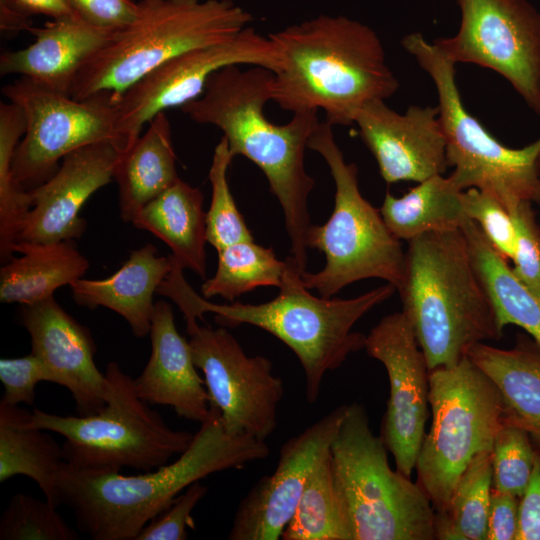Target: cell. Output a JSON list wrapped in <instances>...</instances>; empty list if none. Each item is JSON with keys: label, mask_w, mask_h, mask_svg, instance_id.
Returning a JSON list of instances; mask_svg holds the SVG:
<instances>
[{"label": "cell", "mask_w": 540, "mask_h": 540, "mask_svg": "<svg viewBox=\"0 0 540 540\" xmlns=\"http://www.w3.org/2000/svg\"><path fill=\"white\" fill-rule=\"evenodd\" d=\"M467 356L499 390L504 424L524 429L540 446V346L519 333L510 349L481 342Z\"/></svg>", "instance_id": "cell-24"}, {"label": "cell", "mask_w": 540, "mask_h": 540, "mask_svg": "<svg viewBox=\"0 0 540 540\" xmlns=\"http://www.w3.org/2000/svg\"><path fill=\"white\" fill-rule=\"evenodd\" d=\"M281 62L282 55L275 42L252 26L225 42L173 57L111 101L121 153L133 145L143 126L158 113L181 108L198 98L216 71L229 65H243L260 66L275 73Z\"/></svg>", "instance_id": "cell-13"}, {"label": "cell", "mask_w": 540, "mask_h": 540, "mask_svg": "<svg viewBox=\"0 0 540 540\" xmlns=\"http://www.w3.org/2000/svg\"><path fill=\"white\" fill-rule=\"evenodd\" d=\"M207 486L194 482L187 487L172 504L154 517L139 533L136 540H185L191 513L205 497Z\"/></svg>", "instance_id": "cell-41"}, {"label": "cell", "mask_w": 540, "mask_h": 540, "mask_svg": "<svg viewBox=\"0 0 540 540\" xmlns=\"http://www.w3.org/2000/svg\"><path fill=\"white\" fill-rule=\"evenodd\" d=\"M493 488L522 497L534 468L535 448L527 431L504 424L492 447Z\"/></svg>", "instance_id": "cell-37"}, {"label": "cell", "mask_w": 540, "mask_h": 540, "mask_svg": "<svg viewBox=\"0 0 540 540\" xmlns=\"http://www.w3.org/2000/svg\"><path fill=\"white\" fill-rule=\"evenodd\" d=\"M466 216L473 220L493 248L512 260L516 251V230L509 212L491 195L469 188L462 194Z\"/></svg>", "instance_id": "cell-38"}, {"label": "cell", "mask_w": 540, "mask_h": 540, "mask_svg": "<svg viewBox=\"0 0 540 540\" xmlns=\"http://www.w3.org/2000/svg\"><path fill=\"white\" fill-rule=\"evenodd\" d=\"M457 33L433 42L454 63L505 78L540 117V12L528 0H457Z\"/></svg>", "instance_id": "cell-14"}, {"label": "cell", "mask_w": 540, "mask_h": 540, "mask_svg": "<svg viewBox=\"0 0 540 540\" xmlns=\"http://www.w3.org/2000/svg\"><path fill=\"white\" fill-rule=\"evenodd\" d=\"M0 380L4 387L1 400L12 405H32L38 383L53 382L46 365L33 353L17 358H2Z\"/></svg>", "instance_id": "cell-40"}, {"label": "cell", "mask_w": 540, "mask_h": 540, "mask_svg": "<svg viewBox=\"0 0 540 540\" xmlns=\"http://www.w3.org/2000/svg\"><path fill=\"white\" fill-rule=\"evenodd\" d=\"M31 415L18 405L0 401V482L27 476L58 508L57 476L64 462L63 447L50 431L32 426Z\"/></svg>", "instance_id": "cell-28"}, {"label": "cell", "mask_w": 540, "mask_h": 540, "mask_svg": "<svg viewBox=\"0 0 540 540\" xmlns=\"http://www.w3.org/2000/svg\"><path fill=\"white\" fill-rule=\"evenodd\" d=\"M388 449L357 402L330 444L334 488L351 540H435V510L419 486L388 461Z\"/></svg>", "instance_id": "cell-7"}, {"label": "cell", "mask_w": 540, "mask_h": 540, "mask_svg": "<svg viewBox=\"0 0 540 540\" xmlns=\"http://www.w3.org/2000/svg\"><path fill=\"white\" fill-rule=\"evenodd\" d=\"M27 31L35 41L26 48L1 54V76L18 74L69 96L81 67L115 33L91 26L77 16L53 19Z\"/></svg>", "instance_id": "cell-22"}, {"label": "cell", "mask_w": 540, "mask_h": 540, "mask_svg": "<svg viewBox=\"0 0 540 540\" xmlns=\"http://www.w3.org/2000/svg\"><path fill=\"white\" fill-rule=\"evenodd\" d=\"M131 223L162 240L183 269L205 278L206 213L199 188L177 180L148 202Z\"/></svg>", "instance_id": "cell-25"}, {"label": "cell", "mask_w": 540, "mask_h": 540, "mask_svg": "<svg viewBox=\"0 0 540 540\" xmlns=\"http://www.w3.org/2000/svg\"><path fill=\"white\" fill-rule=\"evenodd\" d=\"M186 331L193 361L205 377L209 403L219 409L226 431L266 441L277 426L284 396L272 362L261 355L248 356L224 326L214 329L194 321L186 324Z\"/></svg>", "instance_id": "cell-15"}, {"label": "cell", "mask_w": 540, "mask_h": 540, "mask_svg": "<svg viewBox=\"0 0 540 540\" xmlns=\"http://www.w3.org/2000/svg\"><path fill=\"white\" fill-rule=\"evenodd\" d=\"M432 423L416 461L417 483L442 510L470 461L492 451L504 425L503 400L493 381L468 356L429 371Z\"/></svg>", "instance_id": "cell-11"}, {"label": "cell", "mask_w": 540, "mask_h": 540, "mask_svg": "<svg viewBox=\"0 0 540 540\" xmlns=\"http://www.w3.org/2000/svg\"><path fill=\"white\" fill-rule=\"evenodd\" d=\"M148 243L133 250L125 263L104 279L74 281L70 287L75 303L89 309L99 306L122 316L135 337L149 335L154 313V294L172 269L169 256H159Z\"/></svg>", "instance_id": "cell-23"}, {"label": "cell", "mask_w": 540, "mask_h": 540, "mask_svg": "<svg viewBox=\"0 0 540 540\" xmlns=\"http://www.w3.org/2000/svg\"><path fill=\"white\" fill-rule=\"evenodd\" d=\"M25 132L22 110L14 103L0 102V257L6 263L13 256L23 222L31 209L29 191L11 177L15 149Z\"/></svg>", "instance_id": "cell-34"}, {"label": "cell", "mask_w": 540, "mask_h": 540, "mask_svg": "<svg viewBox=\"0 0 540 540\" xmlns=\"http://www.w3.org/2000/svg\"><path fill=\"white\" fill-rule=\"evenodd\" d=\"M405 254L398 292L429 371L452 367L475 344L503 336L461 228L417 236Z\"/></svg>", "instance_id": "cell-5"}, {"label": "cell", "mask_w": 540, "mask_h": 540, "mask_svg": "<svg viewBox=\"0 0 540 540\" xmlns=\"http://www.w3.org/2000/svg\"><path fill=\"white\" fill-rule=\"evenodd\" d=\"M492 487V454L482 451L460 476L446 506L435 512V539L486 540Z\"/></svg>", "instance_id": "cell-31"}, {"label": "cell", "mask_w": 540, "mask_h": 540, "mask_svg": "<svg viewBox=\"0 0 540 540\" xmlns=\"http://www.w3.org/2000/svg\"><path fill=\"white\" fill-rule=\"evenodd\" d=\"M241 66L216 71L203 93L181 111L198 124L219 128L232 155L246 157L263 172L283 210L290 256L306 271V235L311 226L308 198L315 181L306 172L304 155L321 122L318 111L293 113L282 125L269 121L264 106L271 101L273 72L260 66Z\"/></svg>", "instance_id": "cell-2"}, {"label": "cell", "mask_w": 540, "mask_h": 540, "mask_svg": "<svg viewBox=\"0 0 540 540\" xmlns=\"http://www.w3.org/2000/svg\"><path fill=\"white\" fill-rule=\"evenodd\" d=\"M266 441L230 435L219 409L210 405L199 430L178 458L151 471L79 470L63 462L57 476L61 505L79 531L93 540H136L142 529L191 484L208 475L265 459Z\"/></svg>", "instance_id": "cell-1"}, {"label": "cell", "mask_w": 540, "mask_h": 540, "mask_svg": "<svg viewBox=\"0 0 540 540\" xmlns=\"http://www.w3.org/2000/svg\"><path fill=\"white\" fill-rule=\"evenodd\" d=\"M120 153L115 144L100 142L67 154L47 181L29 191L31 209L17 242L79 239L86 228L80 210L92 194L111 182Z\"/></svg>", "instance_id": "cell-19"}, {"label": "cell", "mask_w": 540, "mask_h": 540, "mask_svg": "<svg viewBox=\"0 0 540 540\" xmlns=\"http://www.w3.org/2000/svg\"><path fill=\"white\" fill-rule=\"evenodd\" d=\"M146 132L120 153L113 179L119 188L120 216L132 222L138 212L179 176L171 126L165 112L158 113Z\"/></svg>", "instance_id": "cell-26"}, {"label": "cell", "mask_w": 540, "mask_h": 540, "mask_svg": "<svg viewBox=\"0 0 540 540\" xmlns=\"http://www.w3.org/2000/svg\"><path fill=\"white\" fill-rule=\"evenodd\" d=\"M364 349L383 364L389 380V398L379 436L392 454L396 469L410 477L429 416L425 355L403 311L383 317L366 335Z\"/></svg>", "instance_id": "cell-16"}, {"label": "cell", "mask_w": 540, "mask_h": 540, "mask_svg": "<svg viewBox=\"0 0 540 540\" xmlns=\"http://www.w3.org/2000/svg\"><path fill=\"white\" fill-rule=\"evenodd\" d=\"M110 383L106 405L90 415L62 416L34 409L31 425L65 438L64 462L79 470L159 468L191 443L194 434L171 429L136 393L134 379L116 362L105 369Z\"/></svg>", "instance_id": "cell-10"}, {"label": "cell", "mask_w": 540, "mask_h": 540, "mask_svg": "<svg viewBox=\"0 0 540 540\" xmlns=\"http://www.w3.org/2000/svg\"><path fill=\"white\" fill-rule=\"evenodd\" d=\"M0 271V301L30 305L53 296L56 289L83 277L89 261L73 241L17 242Z\"/></svg>", "instance_id": "cell-27"}, {"label": "cell", "mask_w": 540, "mask_h": 540, "mask_svg": "<svg viewBox=\"0 0 540 540\" xmlns=\"http://www.w3.org/2000/svg\"><path fill=\"white\" fill-rule=\"evenodd\" d=\"M215 275L201 288L204 298L220 296L234 302L244 293L258 287H280L286 260H279L272 248L254 240L241 241L220 249Z\"/></svg>", "instance_id": "cell-32"}, {"label": "cell", "mask_w": 540, "mask_h": 540, "mask_svg": "<svg viewBox=\"0 0 540 540\" xmlns=\"http://www.w3.org/2000/svg\"><path fill=\"white\" fill-rule=\"evenodd\" d=\"M1 92L20 107L25 119L10 167L11 177L23 189L30 191L47 181L59 161L83 146L110 142L121 152L110 94L75 100L26 77L3 86Z\"/></svg>", "instance_id": "cell-12"}, {"label": "cell", "mask_w": 540, "mask_h": 540, "mask_svg": "<svg viewBox=\"0 0 540 540\" xmlns=\"http://www.w3.org/2000/svg\"><path fill=\"white\" fill-rule=\"evenodd\" d=\"M402 47L432 79L446 139L449 176L460 190L477 188L494 197L512 215L522 202L540 203V138L523 148L500 143L465 108L451 59L419 32L405 35Z\"/></svg>", "instance_id": "cell-9"}, {"label": "cell", "mask_w": 540, "mask_h": 540, "mask_svg": "<svg viewBox=\"0 0 540 540\" xmlns=\"http://www.w3.org/2000/svg\"><path fill=\"white\" fill-rule=\"evenodd\" d=\"M354 124L388 184L420 183L449 167L437 106L411 105L399 114L377 99L359 110Z\"/></svg>", "instance_id": "cell-18"}, {"label": "cell", "mask_w": 540, "mask_h": 540, "mask_svg": "<svg viewBox=\"0 0 540 540\" xmlns=\"http://www.w3.org/2000/svg\"><path fill=\"white\" fill-rule=\"evenodd\" d=\"M531 205L522 202L511 215L516 230L512 271L540 299V227Z\"/></svg>", "instance_id": "cell-39"}, {"label": "cell", "mask_w": 540, "mask_h": 540, "mask_svg": "<svg viewBox=\"0 0 540 540\" xmlns=\"http://www.w3.org/2000/svg\"><path fill=\"white\" fill-rule=\"evenodd\" d=\"M140 12L78 72L70 96L107 93L111 101L163 63L192 49L232 39L252 16L231 0H140Z\"/></svg>", "instance_id": "cell-6"}, {"label": "cell", "mask_w": 540, "mask_h": 540, "mask_svg": "<svg viewBox=\"0 0 540 540\" xmlns=\"http://www.w3.org/2000/svg\"><path fill=\"white\" fill-rule=\"evenodd\" d=\"M73 13L85 23L106 30H120L139 15L138 2L132 0H66Z\"/></svg>", "instance_id": "cell-42"}, {"label": "cell", "mask_w": 540, "mask_h": 540, "mask_svg": "<svg viewBox=\"0 0 540 540\" xmlns=\"http://www.w3.org/2000/svg\"><path fill=\"white\" fill-rule=\"evenodd\" d=\"M149 335L150 358L134 379L137 395L149 405L170 406L179 417L201 423L210 409L208 392L169 303L155 302Z\"/></svg>", "instance_id": "cell-21"}, {"label": "cell", "mask_w": 540, "mask_h": 540, "mask_svg": "<svg viewBox=\"0 0 540 540\" xmlns=\"http://www.w3.org/2000/svg\"><path fill=\"white\" fill-rule=\"evenodd\" d=\"M462 194L449 176L434 175L401 197L387 192L379 210L389 230L410 241L425 233L461 228L468 218Z\"/></svg>", "instance_id": "cell-30"}, {"label": "cell", "mask_w": 540, "mask_h": 540, "mask_svg": "<svg viewBox=\"0 0 540 540\" xmlns=\"http://www.w3.org/2000/svg\"><path fill=\"white\" fill-rule=\"evenodd\" d=\"M268 36L282 55L271 101L283 110H322L333 126H349L365 104L399 88L379 36L359 21L320 15Z\"/></svg>", "instance_id": "cell-4"}, {"label": "cell", "mask_w": 540, "mask_h": 540, "mask_svg": "<svg viewBox=\"0 0 540 540\" xmlns=\"http://www.w3.org/2000/svg\"><path fill=\"white\" fill-rule=\"evenodd\" d=\"M538 172H539V178H540V155H539V158H538Z\"/></svg>", "instance_id": "cell-46"}, {"label": "cell", "mask_w": 540, "mask_h": 540, "mask_svg": "<svg viewBox=\"0 0 540 540\" xmlns=\"http://www.w3.org/2000/svg\"><path fill=\"white\" fill-rule=\"evenodd\" d=\"M308 148L327 163L335 184V198L328 221L323 225L311 224L307 231V247L322 251L326 262L316 273L302 272L304 285L324 298H331L353 282L379 278L398 291L404 280L406 254L380 210L362 196L358 168L345 161L335 141L333 125L320 122Z\"/></svg>", "instance_id": "cell-8"}, {"label": "cell", "mask_w": 540, "mask_h": 540, "mask_svg": "<svg viewBox=\"0 0 540 540\" xmlns=\"http://www.w3.org/2000/svg\"><path fill=\"white\" fill-rule=\"evenodd\" d=\"M301 274L294 259L288 256L279 294L274 299L261 304H215L199 296L186 282L183 268L173 264L157 294L170 298L186 323L214 313L220 326L249 324L280 339L301 363L306 399L314 403L325 374L339 368L350 354L364 349L366 335L353 331V326L396 289L387 283L351 299L316 297L304 285Z\"/></svg>", "instance_id": "cell-3"}, {"label": "cell", "mask_w": 540, "mask_h": 540, "mask_svg": "<svg viewBox=\"0 0 540 540\" xmlns=\"http://www.w3.org/2000/svg\"><path fill=\"white\" fill-rule=\"evenodd\" d=\"M345 409L346 405L335 408L282 445L274 472L260 478L239 502L228 539H281L310 474L329 450Z\"/></svg>", "instance_id": "cell-17"}, {"label": "cell", "mask_w": 540, "mask_h": 540, "mask_svg": "<svg viewBox=\"0 0 540 540\" xmlns=\"http://www.w3.org/2000/svg\"><path fill=\"white\" fill-rule=\"evenodd\" d=\"M57 507L31 495H13L0 518V540H78Z\"/></svg>", "instance_id": "cell-36"}, {"label": "cell", "mask_w": 540, "mask_h": 540, "mask_svg": "<svg viewBox=\"0 0 540 540\" xmlns=\"http://www.w3.org/2000/svg\"><path fill=\"white\" fill-rule=\"evenodd\" d=\"M20 318L31 338V353L50 371L53 383L71 393L78 415H90L107 403L110 383L94 361L89 329L69 315L54 296L23 305Z\"/></svg>", "instance_id": "cell-20"}, {"label": "cell", "mask_w": 540, "mask_h": 540, "mask_svg": "<svg viewBox=\"0 0 540 540\" xmlns=\"http://www.w3.org/2000/svg\"><path fill=\"white\" fill-rule=\"evenodd\" d=\"M520 497L492 487L486 540H517Z\"/></svg>", "instance_id": "cell-44"}, {"label": "cell", "mask_w": 540, "mask_h": 540, "mask_svg": "<svg viewBox=\"0 0 540 540\" xmlns=\"http://www.w3.org/2000/svg\"><path fill=\"white\" fill-rule=\"evenodd\" d=\"M283 540H351L336 496L329 450L310 474Z\"/></svg>", "instance_id": "cell-33"}, {"label": "cell", "mask_w": 540, "mask_h": 540, "mask_svg": "<svg viewBox=\"0 0 540 540\" xmlns=\"http://www.w3.org/2000/svg\"><path fill=\"white\" fill-rule=\"evenodd\" d=\"M534 448L533 472L527 489L520 498L517 540H540V446L534 444Z\"/></svg>", "instance_id": "cell-45"}, {"label": "cell", "mask_w": 540, "mask_h": 540, "mask_svg": "<svg viewBox=\"0 0 540 540\" xmlns=\"http://www.w3.org/2000/svg\"><path fill=\"white\" fill-rule=\"evenodd\" d=\"M233 158L222 136L214 148L208 173L212 194L206 212L207 242L217 251L237 242L254 240L230 191L228 170Z\"/></svg>", "instance_id": "cell-35"}, {"label": "cell", "mask_w": 540, "mask_h": 540, "mask_svg": "<svg viewBox=\"0 0 540 540\" xmlns=\"http://www.w3.org/2000/svg\"><path fill=\"white\" fill-rule=\"evenodd\" d=\"M475 272L496 312L498 323L522 328L540 346V299L513 273L478 225L467 218L461 227Z\"/></svg>", "instance_id": "cell-29"}, {"label": "cell", "mask_w": 540, "mask_h": 540, "mask_svg": "<svg viewBox=\"0 0 540 540\" xmlns=\"http://www.w3.org/2000/svg\"><path fill=\"white\" fill-rule=\"evenodd\" d=\"M53 19L76 16L66 0H0V27L4 31L26 30L33 15Z\"/></svg>", "instance_id": "cell-43"}]
</instances>
